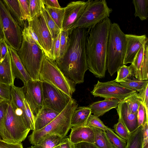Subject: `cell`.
I'll use <instances>...</instances> for the list:
<instances>
[{"instance_id":"obj_14","label":"cell","mask_w":148,"mask_h":148,"mask_svg":"<svg viewBox=\"0 0 148 148\" xmlns=\"http://www.w3.org/2000/svg\"><path fill=\"white\" fill-rule=\"evenodd\" d=\"M88 0L71 1L65 7L64 17L61 30L69 31L79 19Z\"/></svg>"},{"instance_id":"obj_44","label":"cell","mask_w":148,"mask_h":148,"mask_svg":"<svg viewBox=\"0 0 148 148\" xmlns=\"http://www.w3.org/2000/svg\"><path fill=\"white\" fill-rule=\"evenodd\" d=\"M11 86L0 83V97L6 101L11 100Z\"/></svg>"},{"instance_id":"obj_48","label":"cell","mask_w":148,"mask_h":148,"mask_svg":"<svg viewBox=\"0 0 148 148\" xmlns=\"http://www.w3.org/2000/svg\"><path fill=\"white\" fill-rule=\"evenodd\" d=\"M42 1L45 7L55 8H61L57 0H42Z\"/></svg>"},{"instance_id":"obj_26","label":"cell","mask_w":148,"mask_h":148,"mask_svg":"<svg viewBox=\"0 0 148 148\" xmlns=\"http://www.w3.org/2000/svg\"><path fill=\"white\" fill-rule=\"evenodd\" d=\"M65 138L51 135L40 140L31 147L32 148H53L60 145Z\"/></svg>"},{"instance_id":"obj_29","label":"cell","mask_w":148,"mask_h":148,"mask_svg":"<svg viewBox=\"0 0 148 148\" xmlns=\"http://www.w3.org/2000/svg\"><path fill=\"white\" fill-rule=\"evenodd\" d=\"M45 8L53 20L61 30L64 17L65 7L55 8L45 6Z\"/></svg>"},{"instance_id":"obj_2","label":"cell","mask_w":148,"mask_h":148,"mask_svg":"<svg viewBox=\"0 0 148 148\" xmlns=\"http://www.w3.org/2000/svg\"><path fill=\"white\" fill-rule=\"evenodd\" d=\"M112 23L108 18L87 30L86 49L88 69L100 78L105 77L107 70V46Z\"/></svg>"},{"instance_id":"obj_25","label":"cell","mask_w":148,"mask_h":148,"mask_svg":"<svg viewBox=\"0 0 148 148\" xmlns=\"http://www.w3.org/2000/svg\"><path fill=\"white\" fill-rule=\"evenodd\" d=\"M91 127L94 134V144L99 148H115L107 136L106 131L94 127Z\"/></svg>"},{"instance_id":"obj_19","label":"cell","mask_w":148,"mask_h":148,"mask_svg":"<svg viewBox=\"0 0 148 148\" xmlns=\"http://www.w3.org/2000/svg\"><path fill=\"white\" fill-rule=\"evenodd\" d=\"M15 78L12 69L11 56L8 51L4 60L0 62V83L11 86L14 85Z\"/></svg>"},{"instance_id":"obj_5","label":"cell","mask_w":148,"mask_h":148,"mask_svg":"<svg viewBox=\"0 0 148 148\" xmlns=\"http://www.w3.org/2000/svg\"><path fill=\"white\" fill-rule=\"evenodd\" d=\"M126 41L125 34L119 24L112 23L110 26L107 44L106 67L111 76L119 68L124 65Z\"/></svg>"},{"instance_id":"obj_24","label":"cell","mask_w":148,"mask_h":148,"mask_svg":"<svg viewBox=\"0 0 148 148\" xmlns=\"http://www.w3.org/2000/svg\"><path fill=\"white\" fill-rule=\"evenodd\" d=\"M143 125L129 134L125 148H143Z\"/></svg>"},{"instance_id":"obj_9","label":"cell","mask_w":148,"mask_h":148,"mask_svg":"<svg viewBox=\"0 0 148 148\" xmlns=\"http://www.w3.org/2000/svg\"><path fill=\"white\" fill-rule=\"evenodd\" d=\"M0 19L5 42L8 46L17 51L22 43L23 29L1 0H0Z\"/></svg>"},{"instance_id":"obj_50","label":"cell","mask_w":148,"mask_h":148,"mask_svg":"<svg viewBox=\"0 0 148 148\" xmlns=\"http://www.w3.org/2000/svg\"><path fill=\"white\" fill-rule=\"evenodd\" d=\"M60 148H75L69 137H65L60 144Z\"/></svg>"},{"instance_id":"obj_31","label":"cell","mask_w":148,"mask_h":148,"mask_svg":"<svg viewBox=\"0 0 148 148\" xmlns=\"http://www.w3.org/2000/svg\"><path fill=\"white\" fill-rule=\"evenodd\" d=\"M42 13L52 38L54 39L61 32V30L58 26L45 10L44 4L42 6Z\"/></svg>"},{"instance_id":"obj_16","label":"cell","mask_w":148,"mask_h":148,"mask_svg":"<svg viewBox=\"0 0 148 148\" xmlns=\"http://www.w3.org/2000/svg\"><path fill=\"white\" fill-rule=\"evenodd\" d=\"M116 110L120 118L130 133L136 130L138 127V125L137 114L130 112L126 103L123 101H120Z\"/></svg>"},{"instance_id":"obj_40","label":"cell","mask_w":148,"mask_h":148,"mask_svg":"<svg viewBox=\"0 0 148 148\" xmlns=\"http://www.w3.org/2000/svg\"><path fill=\"white\" fill-rule=\"evenodd\" d=\"M22 17L24 21L30 19L29 0H18Z\"/></svg>"},{"instance_id":"obj_20","label":"cell","mask_w":148,"mask_h":148,"mask_svg":"<svg viewBox=\"0 0 148 148\" xmlns=\"http://www.w3.org/2000/svg\"><path fill=\"white\" fill-rule=\"evenodd\" d=\"M119 101L117 99H105L94 102L88 107L90 109L91 113L99 117L102 116L111 109L116 108Z\"/></svg>"},{"instance_id":"obj_8","label":"cell","mask_w":148,"mask_h":148,"mask_svg":"<svg viewBox=\"0 0 148 148\" xmlns=\"http://www.w3.org/2000/svg\"><path fill=\"white\" fill-rule=\"evenodd\" d=\"M112 11L105 0H88L81 16L68 32L75 28L90 29L109 18Z\"/></svg>"},{"instance_id":"obj_7","label":"cell","mask_w":148,"mask_h":148,"mask_svg":"<svg viewBox=\"0 0 148 148\" xmlns=\"http://www.w3.org/2000/svg\"><path fill=\"white\" fill-rule=\"evenodd\" d=\"M38 80L53 85L71 98L75 90L76 84L64 75L55 61L46 56L44 52Z\"/></svg>"},{"instance_id":"obj_38","label":"cell","mask_w":148,"mask_h":148,"mask_svg":"<svg viewBox=\"0 0 148 148\" xmlns=\"http://www.w3.org/2000/svg\"><path fill=\"white\" fill-rule=\"evenodd\" d=\"M140 80L148 79V46L145 45L144 58L140 70Z\"/></svg>"},{"instance_id":"obj_30","label":"cell","mask_w":148,"mask_h":148,"mask_svg":"<svg viewBox=\"0 0 148 148\" xmlns=\"http://www.w3.org/2000/svg\"><path fill=\"white\" fill-rule=\"evenodd\" d=\"M119 83L124 87L139 92L148 84V80H140L133 77L131 79Z\"/></svg>"},{"instance_id":"obj_42","label":"cell","mask_w":148,"mask_h":148,"mask_svg":"<svg viewBox=\"0 0 148 148\" xmlns=\"http://www.w3.org/2000/svg\"><path fill=\"white\" fill-rule=\"evenodd\" d=\"M60 35L61 32L57 36L53 39L51 54L53 59L55 61L57 60L59 57Z\"/></svg>"},{"instance_id":"obj_51","label":"cell","mask_w":148,"mask_h":148,"mask_svg":"<svg viewBox=\"0 0 148 148\" xmlns=\"http://www.w3.org/2000/svg\"><path fill=\"white\" fill-rule=\"evenodd\" d=\"M148 122L146 123L143 127V140H148Z\"/></svg>"},{"instance_id":"obj_34","label":"cell","mask_w":148,"mask_h":148,"mask_svg":"<svg viewBox=\"0 0 148 148\" xmlns=\"http://www.w3.org/2000/svg\"><path fill=\"white\" fill-rule=\"evenodd\" d=\"M117 76L114 80L116 82H124L134 77L130 66L124 65L117 71Z\"/></svg>"},{"instance_id":"obj_17","label":"cell","mask_w":148,"mask_h":148,"mask_svg":"<svg viewBox=\"0 0 148 148\" xmlns=\"http://www.w3.org/2000/svg\"><path fill=\"white\" fill-rule=\"evenodd\" d=\"M69 136L71 142L74 145L82 142L94 143V134L90 127H73Z\"/></svg>"},{"instance_id":"obj_23","label":"cell","mask_w":148,"mask_h":148,"mask_svg":"<svg viewBox=\"0 0 148 148\" xmlns=\"http://www.w3.org/2000/svg\"><path fill=\"white\" fill-rule=\"evenodd\" d=\"M12 16L23 29L26 25L20 12L18 0H2Z\"/></svg>"},{"instance_id":"obj_54","label":"cell","mask_w":148,"mask_h":148,"mask_svg":"<svg viewBox=\"0 0 148 148\" xmlns=\"http://www.w3.org/2000/svg\"><path fill=\"white\" fill-rule=\"evenodd\" d=\"M5 100L2 98L0 97V103L2 102L3 101H4Z\"/></svg>"},{"instance_id":"obj_35","label":"cell","mask_w":148,"mask_h":148,"mask_svg":"<svg viewBox=\"0 0 148 148\" xmlns=\"http://www.w3.org/2000/svg\"><path fill=\"white\" fill-rule=\"evenodd\" d=\"M84 126L94 127L105 131L110 128L106 126L98 117L91 114L89 116Z\"/></svg>"},{"instance_id":"obj_45","label":"cell","mask_w":148,"mask_h":148,"mask_svg":"<svg viewBox=\"0 0 148 148\" xmlns=\"http://www.w3.org/2000/svg\"><path fill=\"white\" fill-rule=\"evenodd\" d=\"M8 51V45L4 39H0V62L4 60Z\"/></svg>"},{"instance_id":"obj_41","label":"cell","mask_w":148,"mask_h":148,"mask_svg":"<svg viewBox=\"0 0 148 148\" xmlns=\"http://www.w3.org/2000/svg\"><path fill=\"white\" fill-rule=\"evenodd\" d=\"M137 119L138 127L144 125L148 122V115H147L145 109L141 103L139 107L137 113Z\"/></svg>"},{"instance_id":"obj_47","label":"cell","mask_w":148,"mask_h":148,"mask_svg":"<svg viewBox=\"0 0 148 148\" xmlns=\"http://www.w3.org/2000/svg\"><path fill=\"white\" fill-rule=\"evenodd\" d=\"M0 148H23L21 143H11L0 139Z\"/></svg>"},{"instance_id":"obj_52","label":"cell","mask_w":148,"mask_h":148,"mask_svg":"<svg viewBox=\"0 0 148 148\" xmlns=\"http://www.w3.org/2000/svg\"><path fill=\"white\" fill-rule=\"evenodd\" d=\"M4 36L3 34V32L2 26V25L0 19V39L3 38L4 39Z\"/></svg>"},{"instance_id":"obj_21","label":"cell","mask_w":148,"mask_h":148,"mask_svg":"<svg viewBox=\"0 0 148 148\" xmlns=\"http://www.w3.org/2000/svg\"><path fill=\"white\" fill-rule=\"evenodd\" d=\"M59 113L49 108L43 107L37 116L35 121V130H39L49 124Z\"/></svg>"},{"instance_id":"obj_36","label":"cell","mask_w":148,"mask_h":148,"mask_svg":"<svg viewBox=\"0 0 148 148\" xmlns=\"http://www.w3.org/2000/svg\"><path fill=\"white\" fill-rule=\"evenodd\" d=\"M69 39L68 31L61 30L59 56L58 59L57 60L62 58L64 55L68 46Z\"/></svg>"},{"instance_id":"obj_1","label":"cell","mask_w":148,"mask_h":148,"mask_svg":"<svg viewBox=\"0 0 148 148\" xmlns=\"http://www.w3.org/2000/svg\"><path fill=\"white\" fill-rule=\"evenodd\" d=\"M88 31L75 28L69 33V42L63 57L56 61L64 75L75 84L83 83L88 69L86 43Z\"/></svg>"},{"instance_id":"obj_13","label":"cell","mask_w":148,"mask_h":148,"mask_svg":"<svg viewBox=\"0 0 148 148\" xmlns=\"http://www.w3.org/2000/svg\"><path fill=\"white\" fill-rule=\"evenodd\" d=\"M23 87L25 98L35 120L43 106L42 82L39 80L31 79Z\"/></svg>"},{"instance_id":"obj_3","label":"cell","mask_w":148,"mask_h":148,"mask_svg":"<svg viewBox=\"0 0 148 148\" xmlns=\"http://www.w3.org/2000/svg\"><path fill=\"white\" fill-rule=\"evenodd\" d=\"M21 46L17 51L25 70L33 80H38L43 51L33 39L27 26L22 32Z\"/></svg>"},{"instance_id":"obj_33","label":"cell","mask_w":148,"mask_h":148,"mask_svg":"<svg viewBox=\"0 0 148 148\" xmlns=\"http://www.w3.org/2000/svg\"><path fill=\"white\" fill-rule=\"evenodd\" d=\"M109 140L115 148H125L126 141L115 134L113 130L109 128L106 131Z\"/></svg>"},{"instance_id":"obj_15","label":"cell","mask_w":148,"mask_h":148,"mask_svg":"<svg viewBox=\"0 0 148 148\" xmlns=\"http://www.w3.org/2000/svg\"><path fill=\"white\" fill-rule=\"evenodd\" d=\"M126 48L124 65L132 64L140 48L147 44L148 39L146 35H137L125 34Z\"/></svg>"},{"instance_id":"obj_57","label":"cell","mask_w":148,"mask_h":148,"mask_svg":"<svg viewBox=\"0 0 148 148\" xmlns=\"http://www.w3.org/2000/svg\"><path fill=\"white\" fill-rule=\"evenodd\" d=\"M0 139H2L1 138V137L0 136Z\"/></svg>"},{"instance_id":"obj_39","label":"cell","mask_w":148,"mask_h":148,"mask_svg":"<svg viewBox=\"0 0 148 148\" xmlns=\"http://www.w3.org/2000/svg\"><path fill=\"white\" fill-rule=\"evenodd\" d=\"M114 130L120 137L127 141L129 133L121 119L119 117L118 121L114 126Z\"/></svg>"},{"instance_id":"obj_22","label":"cell","mask_w":148,"mask_h":148,"mask_svg":"<svg viewBox=\"0 0 148 148\" xmlns=\"http://www.w3.org/2000/svg\"><path fill=\"white\" fill-rule=\"evenodd\" d=\"M92 114L88 107H77L74 111L71 117V127L84 126L90 115Z\"/></svg>"},{"instance_id":"obj_4","label":"cell","mask_w":148,"mask_h":148,"mask_svg":"<svg viewBox=\"0 0 148 148\" xmlns=\"http://www.w3.org/2000/svg\"><path fill=\"white\" fill-rule=\"evenodd\" d=\"M77 107L76 101L72 98L62 111L51 122L39 130L33 131L28 137L30 144L34 145L40 140L51 135L66 137L71 127L72 115Z\"/></svg>"},{"instance_id":"obj_10","label":"cell","mask_w":148,"mask_h":148,"mask_svg":"<svg viewBox=\"0 0 148 148\" xmlns=\"http://www.w3.org/2000/svg\"><path fill=\"white\" fill-rule=\"evenodd\" d=\"M136 92L123 87L114 80L105 82L98 81L97 83L94 85L93 89L90 93L95 97L123 101Z\"/></svg>"},{"instance_id":"obj_12","label":"cell","mask_w":148,"mask_h":148,"mask_svg":"<svg viewBox=\"0 0 148 148\" xmlns=\"http://www.w3.org/2000/svg\"><path fill=\"white\" fill-rule=\"evenodd\" d=\"M42 82L43 107L60 113L72 98L53 85Z\"/></svg>"},{"instance_id":"obj_6","label":"cell","mask_w":148,"mask_h":148,"mask_svg":"<svg viewBox=\"0 0 148 148\" xmlns=\"http://www.w3.org/2000/svg\"><path fill=\"white\" fill-rule=\"evenodd\" d=\"M30 129L23 117L15 112L10 101H6L4 124L0 136L4 141L11 143H21Z\"/></svg>"},{"instance_id":"obj_43","label":"cell","mask_w":148,"mask_h":148,"mask_svg":"<svg viewBox=\"0 0 148 148\" xmlns=\"http://www.w3.org/2000/svg\"><path fill=\"white\" fill-rule=\"evenodd\" d=\"M138 94L140 99L141 103L145 107L146 114L148 115V84Z\"/></svg>"},{"instance_id":"obj_27","label":"cell","mask_w":148,"mask_h":148,"mask_svg":"<svg viewBox=\"0 0 148 148\" xmlns=\"http://www.w3.org/2000/svg\"><path fill=\"white\" fill-rule=\"evenodd\" d=\"M145 45H143L140 48L133 62L129 66L133 76L139 80H140V70L143 60L145 47Z\"/></svg>"},{"instance_id":"obj_11","label":"cell","mask_w":148,"mask_h":148,"mask_svg":"<svg viewBox=\"0 0 148 148\" xmlns=\"http://www.w3.org/2000/svg\"><path fill=\"white\" fill-rule=\"evenodd\" d=\"M27 21L28 26L31 28L36 34L45 54L53 59L51 50L53 39L42 13L36 15Z\"/></svg>"},{"instance_id":"obj_37","label":"cell","mask_w":148,"mask_h":148,"mask_svg":"<svg viewBox=\"0 0 148 148\" xmlns=\"http://www.w3.org/2000/svg\"><path fill=\"white\" fill-rule=\"evenodd\" d=\"M43 5L42 0H29L30 19L42 13Z\"/></svg>"},{"instance_id":"obj_46","label":"cell","mask_w":148,"mask_h":148,"mask_svg":"<svg viewBox=\"0 0 148 148\" xmlns=\"http://www.w3.org/2000/svg\"><path fill=\"white\" fill-rule=\"evenodd\" d=\"M6 107V101L0 103V133L4 122Z\"/></svg>"},{"instance_id":"obj_53","label":"cell","mask_w":148,"mask_h":148,"mask_svg":"<svg viewBox=\"0 0 148 148\" xmlns=\"http://www.w3.org/2000/svg\"><path fill=\"white\" fill-rule=\"evenodd\" d=\"M143 148H148V141H143Z\"/></svg>"},{"instance_id":"obj_56","label":"cell","mask_w":148,"mask_h":148,"mask_svg":"<svg viewBox=\"0 0 148 148\" xmlns=\"http://www.w3.org/2000/svg\"><path fill=\"white\" fill-rule=\"evenodd\" d=\"M27 148H32L31 147H28Z\"/></svg>"},{"instance_id":"obj_28","label":"cell","mask_w":148,"mask_h":148,"mask_svg":"<svg viewBox=\"0 0 148 148\" xmlns=\"http://www.w3.org/2000/svg\"><path fill=\"white\" fill-rule=\"evenodd\" d=\"M135 12L134 15L141 21L147 19L148 17V0H133Z\"/></svg>"},{"instance_id":"obj_55","label":"cell","mask_w":148,"mask_h":148,"mask_svg":"<svg viewBox=\"0 0 148 148\" xmlns=\"http://www.w3.org/2000/svg\"><path fill=\"white\" fill-rule=\"evenodd\" d=\"M53 148H60V145L57 146H56V147Z\"/></svg>"},{"instance_id":"obj_32","label":"cell","mask_w":148,"mask_h":148,"mask_svg":"<svg viewBox=\"0 0 148 148\" xmlns=\"http://www.w3.org/2000/svg\"><path fill=\"white\" fill-rule=\"evenodd\" d=\"M123 101L126 103L129 110L133 113L137 114L140 104V99L137 92L126 98Z\"/></svg>"},{"instance_id":"obj_49","label":"cell","mask_w":148,"mask_h":148,"mask_svg":"<svg viewBox=\"0 0 148 148\" xmlns=\"http://www.w3.org/2000/svg\"><path fill=\"white\" fill-rule=\"evenodd\" d=\"M75 148H99L94 144L82 142L74 145Z\"/></svg>"},{"instance_id":"obj_18","label":"cell","mask_w":148,"mask_h":148,"mask_svg":"<svg viewBox=\"0 0 148 148\" xmlns=\"http://www.w3.org/2000/svg\"><path fill=\"white\" fill-rule=\"evenodd\" d=\"M8 49L11 56L13 74L15 78L21 80L24 84L32 79L23 66L17 51L10 47L8 46Z\"/></svg>"}]
</instances>
